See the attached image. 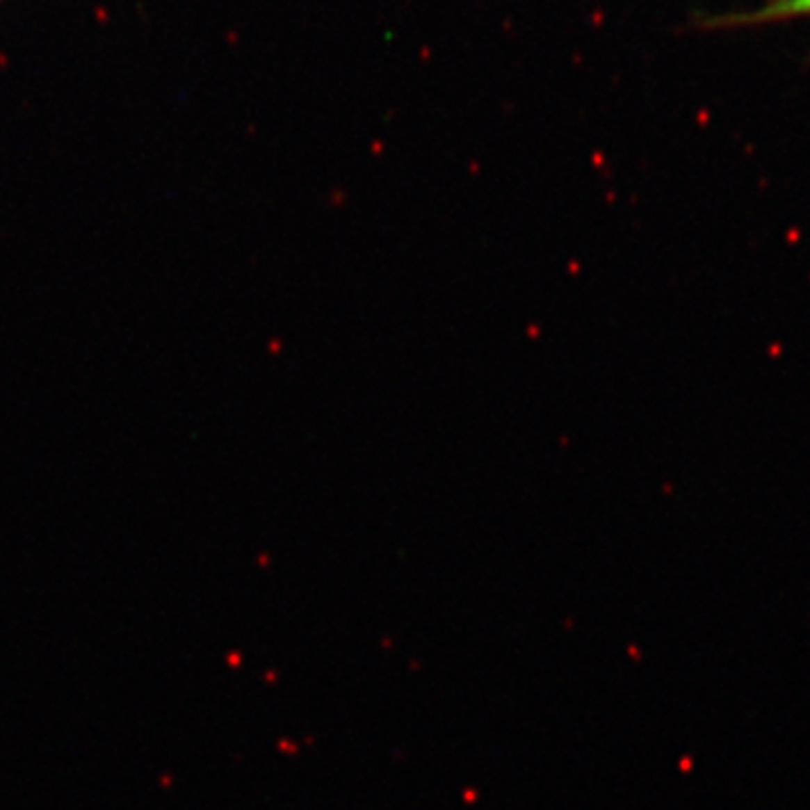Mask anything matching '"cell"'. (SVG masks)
I'll return each instance as SVG.
<instances>
[{
	"instance_id": "obj_1",
	"label": "cell",
	"mask_w": 810,
	"mask_h": 810,
	"mask_svg": "<svg viewBox=\"0 0 810 810\" xmlns=\"http://www.w3.org/2000/svg\"><path fill=\"white\" fill-rule=\"evenodd\" d=\"M810 16V0H772L759 12L743 16L736 23H763V21H781V18H797Z\"/></svg>"
}]
</instances>
